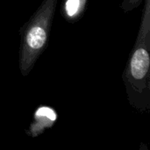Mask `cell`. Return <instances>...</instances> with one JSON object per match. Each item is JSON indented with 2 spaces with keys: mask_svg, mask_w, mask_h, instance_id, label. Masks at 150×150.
I'll use <instances>...</instances> for the list:
<instances>
[{
  "mask_svg": "<svg viewBox=\"0 0 150 150\" xmlns=\"http://www.w3.org/2000/svg\"><path fill=\"white\" fill-rule=\"evenodd\" d=\"M57 0H45L25 28L22 39L20 69L26 75L47 43Z\"/></svg>",
  "mask_w": 150,
  "mask_h": 150,
  "instance_id": "obj_1",
  "label": "cell"
},
{
  "mask_svg": "<svg viewBox=\"0 0 150 150\" xmlns=\"http://www.w3.org/2000/svg\"><path fill=\"white\" fill-rule=\"evenodd\" d=\"M137 42L129 63V75L135 83L145 81L149 69L150 3L146 0L144 14Z\"/></svg>",
  "mask_w": 150,
  "mask_h": 150,
  "instance_id": "obj_2",
  "label": "cell"
},
{
  "mask_svg": "<svg viewBox=\"0 0 150 150\" xmlns=\"http://www.w3.org/2000/svg\"><path fill=\"white\" fill-rule=\"evenodd\" d=\"M57 119L55 111L48 106L38 108L34 114V123L31 126V134L35 137L41 134L46 128L51 127Z\"/></svg>",
  "mask_w": 150,
  "mask_h": 150,
  "instance_id": "obj_3",
  "label": "cell"
},
{
  "mask_svg": "<svg viewBox=\"0 0 150 150\" xmlns=\"http://www.w3.org/2000/svg\"><path fill=\"white\" fill-rule=\"evenodd\" d=\"M87 0H65L63 11L67 18L70 20L76 19L83 11Z\"/></svg>",
  "mask_w": 150,
  "mask_h": 150,
  "instance_id": "obj_4",
  "label": "cell"
},
{
  "mask_svg": "<svg viewBox=\"0 0 150 150\" xmlns=\"http://www.w3.org/2000/svg\"><path fill=\"white\" fill-rule=\"evenodd\" d=\"M141 0H129V3L128 4H135L136 3H138Z\"/></svg>",
  "mask_w": 150,
  "mask_h": 150,
  "instance_id": "obj_5",
  "label": "cell"
}]
</instances>
